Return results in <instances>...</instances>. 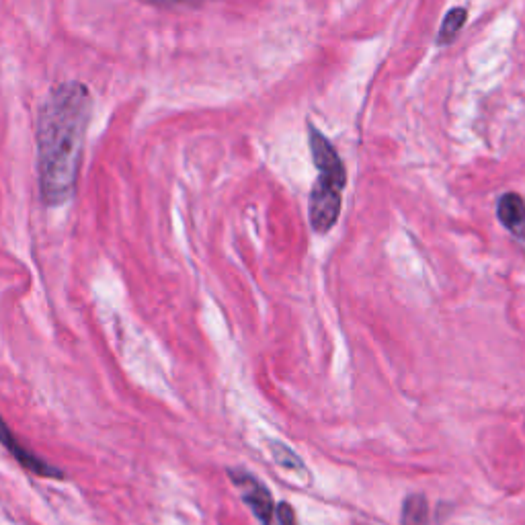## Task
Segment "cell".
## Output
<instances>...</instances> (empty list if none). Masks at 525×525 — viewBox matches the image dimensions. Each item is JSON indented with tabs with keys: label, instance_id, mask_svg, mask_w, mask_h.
I'll return each instance as SVG.
<instances>
[{
	"label": "cell",
	"instance_id": "obj_1",
	"mask_svg": "<svg viewBox=\"0 0 525 525\" xmlns=\"http://www.w3.org/2000/svg\"><path fill=\"white\" fill-rule=\"evenodd\" d=\"M93 99L83 83L50 91L37 117L39 191L46 206H62L74 195Z\"/></svg>",
	"mask_w": 525,
	"mask_h": 525
},
{
	"label": "cell",
	"instance_id": "obj_2",
	"mask_svg": "<svg viewBox=\"0 0 525 525\" xmlns=\"http://www.w3.org/2000/svg\"><path fill=\"white\" fill-rule=\"evenodd\" d=\"M341 193L343 189L339 185L316 179L308 201V218L314 232L327 234L337 224L341 214Z\"/></svg>",
	"mask_w": 525,
	"mask_h": 525
},
{
	"label": "cell",
	"instance_id": "obj_3",
	"mask_svg": "<svg viewBox=\"0 0 525 525\" xmlns=\"http://www.w3.org/2000/svg\"><path fill=\"white\" fill-rule=\"evenodd\" d=\"M230 480L234 482V487L240 491L242 501L247 503V507L253 511V515L261 521V525H271L275 517V503L271 491L265 487V484L255 478L247 470H228Z\"/></svg>",
	"mask_w": 525,
	"mask_h": 525
},
{
	"label": "cell",
	"instance_id": "obj_4",
	"mask_svg": "<svg viewBox=\"0 0 525 525\" xmlns=\"http://www.w3.org/2000/svg\"><path fill=\"white\" fill-rule=\"evenodd\" d=\"M310 150H312L314 167L318 169V179L335 183L341 189H345L347 173L341 163V156L337 154L333 144L314 128H310Z\"/></svg>",
	"mask_w": 525,
	"mask_h": 525
},
{
	"label": "cell",
	"instance_id": "obj_5",
	"mask_svg": "<svg viewBox=\"0 0 525 525\" xmlns=\"http://www.w3.org/2000/svg\"><path fill=\"white\" fill-rule=\"evenodd\" d=\"M0 443L11 452V456L29 472H33L35 476H44V478H64V472L58 470L56 466L48 464L46 460L37 458L33 452H29L27 448H23V443L19 441L17 435H13V431L7 427L5 419L0 417Z\"/></svg>",
	"mask_w": 525,
	"mask_h": 525
},
{
	"label": "cell",
	"instance_id": "obj_6",
	"mask_svg": "<svg viewBox=\"0 0 525 525\" xmlns=\"http://www.w3.org/2000/svg\"><path fill=\"white\" fill-rule=\"evenodd\" d=\"M497 218L507 232L525 245V201L517 193H505L497 201Z\"/></svg>",
	"mask_w": 525,
	"mask_h": 525
},
{
	"label": "cell",
	"instance_id": "obj_7",
	"mask_svg": "<svg viewBox=\"0 0 525 525\" xmlns=\"http://www.w3.org/2000/svg\"><path fill=\"white\" fill-rule=\"evenodd\" d=\"M429 521V503L425 495H409L402 501L400 525H427Z\"/></svg>",
	"mask_w": 525,
	"mask_h": 525
},
{
	"label": "cell",
	"instance_id": "obj_8",
	"mask_svg": "<svg viewBox=\"0 0 525 525\" xmlns=\"http://www.w3.org/2000/svg\"><path fill=\"white\" fill-rule=\"evenodd\" d=\"M466 19H468V11L464 7H456L446 17H443V23H441L439 35H437V46L452 44L454 39L458 37V33L462 31V27L466 25Z\"/></svg>",
	"mask_w": 525,
	"mask_h": 525
},
{
	"label": "cell",
	"instance_id": "obj_9",
	"mask_svg": "<svg viewBox=\"0 0 525 525\" xmlns=\"http://www.w3.org/2000/svg\"><path fill=\"white\" fill-rule=\"evenodd\" d=\"M269 450H271L273 460H275L281 468L294 470V472L304 470V462H302V458H300L292 448H288L286 443H281V441H271V443H269Z\"/></svg>",
	"mask_w": 525,
	"mask_h": 525
},
{
	"label": "cell",
	"instance_id": "obj_10",
	"mask_svg": "<svg viewBox=\"0 0 525 525\" xmlns=\"http://www.w3.org/2000/svg\"><path fill=\"white\" fill-rule=\"evenodd\" d=\"M271 525H300L296 519V511L290 503H277L275 505V517Z\"/></svg>",
	"mask_w": 525,
	"mask_h": 525
},
{
	"label": "cell",
	"instance_id": "obj_11",
	"mask_svg": "<svg viewBox=\"0 0 525 525\" xmlns=\"http://www.w3.org/2000/svg\"><path fill=\"white\" fill-rule=\"evenodd\" d=\"M142 3L154 7H179V5H197V3H204V0H142Z\"/></svg>",
	"mask_w": 525,
	"mask_h": 525
}]
</instances>
